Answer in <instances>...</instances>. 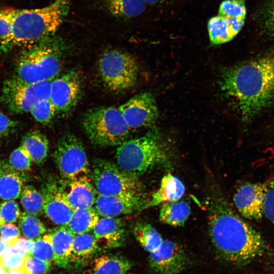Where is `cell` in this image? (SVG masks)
I'll use <instances>...</instances> for the list:
<instances>
[{
	"instance_id": "cell-30",
	"label": "cell",
	"mask_w": 274,
	"mask_h": 274,
	"mask_svg": "<svg viewBox=\"0 0 274 274\" xmlns=\"http://www.w3.org/2000/svg\"><path fill=\"white\" fill-rule=\"evenodd\" d=\"M21 204L27 214L34 216L43 212V198L41 193L31 185L25 186L21 193Z\"/></svg>"
},
{
	"instance_id": "cell-41",
	"label": "cell",
	"mask_w": 274,
	"mask_h": 274,
	"mask_svg": "<svg viewBox=\"0 0 274 274\" xmlns=\"http://www.w3.org/2000/svg\"><path fill=\"white\" fill-rule=\"evenodd\" d=\"M20 237V230L13 224H4L0 227V238L10 247H13Z\"/></svg>"
},
{
	"instance_id": "cell-48",
	"label": "cell",
	"mask_w": 274,
	"mask_h": 274,
	"mask_svg": "<svg viewBox=\"0 0 274 274\" xmlns=\"http://www.w3.org/2000/svg\"><path fill=\"white\" fill-rule=\"evenodd\" d=\"M6 274H26L22 270H13V271H9L6 272Z\"/></svg>"
},
{
	"instance_id": "cell-12",
	"label": "cell",
	"mask_w": 274,
	"mask_h": 274,
	"mask_svg": "<svg viewBox=\"0 0 274 274\" xmlns=\"http://www.w3.org/2000/svg\"><path fill=\"white\" fill-rule=\"evenodd\" d=\"M119 108L130 129L151 126L158 117L155 99L148 92L135 95Z\"/></svg>"
},
{
	"instance_id": "cell-15",
	"label": "cell",
	"mask_w": 274,
	"mask_h": 274,
	"mask_svg": "<svg viewBox=\"0 0 274 274\" xmlns=\"http://www.w3.org/2000/svg\"><path fill=\"white\" fill-rule=\"evenodd\" d=\"M149 261L156 274H178L185 267L187 256L177 243L165 239L156 251L149 253Z\"/></svg>"
},
{
	"instance_id": "cell-44",
	"label": "cell",
	"mask_w": 274,
	"mask_h": 274,
	"mask_svg": "<svg viewBox=\"0 0 274 274\" xmlns=\"http://www.w3.org/2000/svg\"><path fill=\"white\" fill-rule=\"evenodd\" d=\"M34 241L33 239L19 237L13 247L24 256H27L30 255Z\"/></svg>"
},
{
	"instance_id": "cell-7",
	"label": "cell",
	"mask_w": 274,
	"mask_h": 274,
	"mask_svg": "<svg viewBox=\"0 0 274 274\" xmlns=\"http://www.w3.org/2000/svg\"><path fill=\"white\" fill-rule=\"evenodd\" d=\"M98 71L103 83L113 92H122L136 84L139 66L134 57L117 49L108 50L100 57Z\"/></svg>"
},
{
	"instance_id": "cell-40",
	"label": "cell",
	"mask_w": 274,
	"mask_h": 274,
	"mask_svg": "<svg viewBox=\"0 0 274 274\" xmlns=\"http://www.w3.org/2000/svg\"><path fill=\"white\" fill-rule=\"evenodd\" d=\"M0 210L5 223L14 222L20 215L18 204L12 200L3 202L0 205Z\"/></svg>"
},
{
	"instance_id": "cell-45",
	"label": "cell",
	"mask_w": 274,
	"mask_h": 274,
	"mask_svg": "<svg viewBox=\"0 0 274 274\" xmlns=\"http://www.w3.org/2000/svg\"><path fill=\"white\" fill-rule=\"evenodd\" d=\"M266 264L267 265L264 266L266 268L262 269L260 274H274V261H272L270 265H268L267 262Z\"/></svg>"
},
{
	"instance_id": "cell-50",
	"label": "cell",
	"mask_w": 274,
	"mask_h": 274,
	"mask_svg": "<svg viewBox=\"0 0 274 274\" xmlns=\"http://www.w3.org/2000/svg\"><path fill=\"white\" fill-rule=\"evenodd\" d=\"M5 223L3 219V218L1 215V210H0V227Z\"/></svg>"
},
{
	"instance_id": "cell-47",
	"label": "cell",
	"mask_w": 274,
	"mask_h": 274,
	"mask_svg": "<svg viewBox=\"0 0 274 274\" xmlns=\"http://www.w3.org/2000/svg\"><path fill=\"white\" fill-rule=\"evenodd\" d=\"M166 0H144L146 4L149 5H156L161 4L165 2Z\"/></svg>"
},
{
	"instance_id": "cell-24",
	"label": "cell",
	"mask_w": 274,
	"mask_h": 274,
	"mask_svg": "<svg viewBox=\"0 0 274 274\" xmlns=\"http://www.w3.org/2000/svg\"><path fill=\"white\" fill-rule=\"evenodd\" d=\"M21 146L36 163L41 164L46 159L49 141L46 136L40 131L33 130L27 132L23 138Z\"/></svg>"
},
{
	"instance_id": "cell-4",
	"label": "cell",
	"mask_w": 274,
	"mask_h": 274,
	"mask_svg": "<svg viewBox=\"0 0 274 274\" xmlns=\"http://www.w3.org/2000/svg\"><path fill=\"white\" fill-rule=\"evenodd\" d=\"M117 148V165L124 172L138 177L156 166L166 165L169 161L168 146L156 130L144 135L127 140Z\"/></svg>"
},
{
	"instance_id": "cell-38",
	"label": "cell",
	"mask_w": 274,
	"mask_h": 274,
	"mask_svg": "<svg viewBox=\"0 0 274 274\" xmlns=\"http://www.w3.org/2000/svg\"><path fill=\"white\" fill-rule=\"evenodd\" d=\"M51 265L50 262L29 255L25 256L21 270L26 274H47Z\"/></svg>"
},
{
	"instance_id": "cell-31",
	"label": "cell",
	"mask_w": 274,
	"mask_h": 274,
	"mask_svg": "<svg viewBox=\"0 0 274 274\" xmlns=\"http://www.w3.org/2000/svg\"><path fill=\"white\" fill-rule=\"evenodd\" d=\"M260 29L268 37L274 38V0H264L257 14Z\"/></svg>"
},
{
	"instance_id": "cell-35",
	"label": "cell",
	"mask_w": 274,
	"mask_h": 274,
	"mask_svg": "<svg viewBox=\"0 0 274 274\" xmlns=\"http://www.w3.org/2000/svg\"><path fill=\"white\" fill-rule=\"evenodd\" d=\"M30 256L50 263L54 261V254L51 244L45 235L34 241Z\"/></svg>"
},
{
	"instance_id": "cell-1",
	"label": "cell",
	"mask_w": 274,
	"mask_h": 274,
	"mask_svg": "<svg viewBox=\"0 0 274 274\" xmlns=\"http://www.w3.org/2000/svg\"><path fill=\"white\" fill-rule=\"evenodd\" d=\"M219 81L242 120L251 122L274 105V45L253 58L224 67Z\"/></svg>"
},
{
	"instance_id": "cell-17",
	"label": "cell",
	"mask_w": 274,
	"mask_h": 274,
	"mask_svg": "<svg viewBox=\"0 0 274 274\" xmlns=\"http://www.w3.org/2000/svg\"><path fill=\"white\" fill-rule=\"evenodd\" d=\"M93 233L98 247L114 248L121 246L125 238V230L121 220L116 217H102L93 228Z\"/></svg>"
},
{
	"instance_id": "cell-28",
	"label": "cell",
	"mask_w": 274,
	"mask_h": 274,
	"mask_svg": "<svg viewBox=\"0 0 274 274\" xmlns=\"http://www.w3.org/2000/svg\"><path fill=\"white\" fill-rule=\"evenodd\" d=\"M106 6L113 16L129 19L141 15L145 10L144 0H105Z\"/></svg>"
},
{
	"instance_id": "cell-34",
	"label": "cell",
	"mask_w": 274,
	"mask_h": 274,
	"mask_svg": "<svg viewBox=\"0 0 274 274\" xmlns=\"http://www.w3.org/2000/svg\"><path fill=\"white\" fill-rule=\"evenodd\" d=\"M219 15L222 16L245 20L246 15L245 0H224L220 4Z\"/></svg>"
},
{
	"instance_id": "cell-32",
	"label": "cell",
	"mask_w": 274,
	"mask_h": 274,
	"mask_svg": "<svg viewBox=\"0 0 274 274\" xmlns=\"http://www.w3.org/2000/svg\"><path fill=\"white\" fill-rule=\"evenodd\" d=\"M19 225L23 234L28 238H38L46 232L43 223L36 216L27 213L20 215Z\"/></svg>"
},
{
	"instance_id": "cell-22",
	"label": "cell",
	"mask_w": 274,
	"mask_h": 274,
	"mask_svg": "<svg viewBox=\"0 0 274 274\" xmlns=\"http://www.w3.org/2000/svg\"><path fill=\"white\" fill-rule=\"evenodd\" d=\"M23 189V181L19 173L5 160L0 159V198H18Z\"/></svg>"
},
{
	"instance_id": "cell-10",
	"label": "cell",
	"mask_w": 274,
	"mask_h": 274,
	"mask_svg": "<svg viewBox=\"0 0 274 274\" xmlns=\"http://www.w3.org/2000/svg\"><path fill=\"white\" fill-rule=\"evenodd\" d=\"M52 81L29 83L13 77L4 82L2 101L12 112H30L39 101L49 98Z\"/></svg>"
},
{
	"instance_id": "cell-46",
	"label": "cell",
	"mask_w": 274,
	"mask_h": 274,
	"mask_svg": "<svg viewBox=\"0 0 274 274\" xmlns=\"http://www.w3.org/2000/svg\"><path fill=\"white\" fill-rule=\"evenodd\" d=\"M9 246L0 238V257L2 256L9 249Z\"/></svg>"
},
{
	"instance_id": "cell-42",
	"label": "cell",
	"mask_w": 274,
	"mask_h": 274,
	"mask_svg": "<svg viewBox=\"0 0 274 274\" xmlns=\"http://www.w3.org/2000/svg\"><path fill=\"white\" fill-rule=\"evenodd\" d=\"M263 214L274 226V178L268 183Z\"/></svg>"
},
{
	"instance_id": "cell-21",
	"label": "cell",
	"mask_w": 274,
	"mask_h": 274,
	"mask_svg": "<svg viewBox=\"0 0 274 274\" xmlns=\"http://www.w3.org/2000/svg\"><path fill=\"white\" fill-rule=\"evenodd\" d=\"M185 188L182 182L170 173L164 176L159 189L154 192L151 200L143 209L156 206L166 202L178 201L183 196Z\"/></svg>"
},
{
	"instance_id": "cell-2",
	"label": "cell",
	"mask_w": 274,
	"mask_h": 274,
	"mask_svg": "<svg viewBox=\"0 0 274 274\" xmlns=\"http://www.w3.org/2000/svg\"><path fill=\"white\" fill-rule=\"evenodd\" d=\"M209 194L208 231L216 250L225 259L242 264L262 256L265 244L260 233L238 216L217 190Z\"/></svg>"
},
{
	"instance_id": "cell-11",
	"label": "cell",
	"mask_w": 274,
	"mask_h": 274,
	"mask_svg": "<svg viewBox=\"0 0 274 274\" xmlns=\"http://www.w3.org/2000/svg\"><path fill=\"white\" fill-rule=\"evenodd\" d=\"M81 94V84L78 74L71 71L52 80L49 98L56 113L65 115L77 106Z\"/></svg>"
},
{
	"instance_id": "cell-19",
	"label": "cell",
	"mask_w": 274,
	"mask_h": 274,
	"mask_svg": "<svg viewBox=\"0 0 274 274\" xmlns=\"http://www.w3.org/2000/svg\"><path fill=\"white\" fill-rule=\"evenodd\" d=\"M245 20L227 18L221 15L212 17L208 22L210 41L221 45L233 39L244 26Z\"/></svg>"
},
{
	"instance_id": "cell-26",
	"label": "cell",
	"mask_w": 274,
	"mask_h": 274,
	"mask_svg": "<svg viewBox=\"0 0 274 274\" xmlns=\"http://www.w3.org/2000/svg\"><path fill=\"white\" fill-rule=\"evenodd\" d=\"M94 208L75 210L66 226L75 235L92 231L99 219Z\"/></svg>"
},
{
	"instance_id": "cell-20",
	"label": "cell",
	"mask_w": 274,
	"mask_h": 274,
	"mask_svg": "<svg viewBox=\"0 0 274 274\" xmlns=\"http://www.w3.org/2000/svg\"><path fill=\"white\" fill-rule=\"evenodd\" d=\"M45 235L51 244L55 263L61 267H68L75 235L66 226H61Z\"/></svg>"
},
{
	"instance_id": "cell-52",
	"label": "cell",
	"mask_w": 274,
	"mask_h": 274,
	"mask_svg": "<svg viewBox=\"0 0 274 274\" xmlns=\"http://www.w3.org/2000/svg\"><path fill=\"white\" fill-rule=\"evenodd\" d=\"M126 274H131V273H126Z\"/></svg>"
},
{
	"instance_id": "cell-14",
	"label": "cell",
	"mask_w": 274,
	"mask_h": 274,
	"mask_svg": "<svg viewBox=\"0 0 274 274\" xmlns=\"http://www.w3.org/2000/svg\"><path fill=\"white\" fill-rule=\"evenodd\" d=\"M268 183H246L241 185L233 196L234 205L239 213L249 219L259 220L263 209Z\"/></svg>"
},
{
	"instance_id": "cell-49",
	"label": "cell",
	"mask_w": 274,
	"mask_h": 274,
	"mask_svg": "<svg viewBox=\"0 0 274 274\" xmlns=\"http://www.w3.org/2000/svg\"><path fill=\"white\" fill-rule=\"evenodd\" d=\"M0 274H6V271L2 265L0 257Z\"/></svg>"
},
{
	"instance_id": "cell-18",
	"label": "cell",
	"mask_w": 274,
	"mask_h": 274,
	"mask_svg": "<svg viewBox=\"0 0 274 274\" xmlns=\"http://www.w3.org/2000/svg\"><path fill=\"white\" fill-rule=\"evenodd\" d=\"M65 188L67 200L75 210L91 208L94 205L97 191L89 177L68 181Z\"/></svg>"
},
{
	"instance_id": "cell-16",
	"label": "cell",
	"mask_w": 274,
	"mask_h": 274,
	"mask_svg": "<svg viewBox=\"0 0 274 274\" xmlns=\"http://www.w3.org/2000/svg\"><path fill=\"white\" fill-rule=\"evenodd\" d=\"M144 206L143 195L98 194L94 203V209L101 217H116L142 210Z\"/></svg>"
},
{
	"instance_id": "cell-39",
	"label": "cell",
	"mask_w": 274,
	"mask_h": 274,
	"mask_svg": "<svg viewBox=\"0 0 274 274\" xmlns=\"http://www.w3.org/2000/svg\"><path fill=\"white\" fill-rule=\"evenodd\" d=\"M14 8L0 10V45L5 46L11 34Z\"/></svg>"
},
{
	"instance_id": "cell-51",
	"label": "cell",
	"mask_w": 274,
	"mask_h": 274,
	"mask_svg": "<svg viewBox=\"0 0 274 274\" xmlns=\"http://www.w3.org/2000/svg\"><path fill=\"white\" fill-rule=\"evenodd\" d=\"M271 131H272V134L274 135V122L272 125Z\"/></svg>"
},
{
	"instance_id": "cell-9",
	"label": "cell",
	"mask_w": 274,
	"mask_h": 274,
	"mask_svg": "<svg viewBox=\"0 0 274 274\" xmlns=\"http://www.w3.org/2000/svg\"><path fill=\"white\" fill-rule=\"evenodd\" d=\"M54 159L61 176L67 181L89 177L90 168L84 146L73 133L67 132L59 138Z\"/></svg>"
},
{
	"instance_id": "cell-43",
	"label": "cell",
	"mask_w": 274,
	"mask_h": 274,
	"mask_svg": "<svg viewBox=\"0 0 274 274\" xmlns=\"http://www.w3.org/2000/svg\"><path fill=\"white\" fill-rule=\"evenodd\" d=\"M17 126V122L0 112V138L7 135Z\"/></svg>"
},
{
	"instance_id": "cell-29",
	"label": "cell",
	"mask_w": 274,
	"mask_h": 274,
	"mask_svg": "<svg viewBox=\"0 0 274 274\" xmlns=\"http://www.w3.org/2000/svg\"><path fill=\"white\" fill-rule=\"evenodd\" d=\"M133 233L142 247L149 253L156 251L163 241L160 234L151 224L146 223L136 224Z\"/></svg>"
},
{
	"instance_id": "cell-3",
	"label": "cell",
	"mask_w": 274,
	"mask_h": 274,
	"mask_svg": "<svg viewBox=\"0 0 274 274\" xmlns=\"http://www.w3.org/2000/svg\"><path fill=\"white\" fill-rule=\"evenodd\" d=\"M70 2L55 0L40 8L14 9L11 34L5 46H28L50 37L66 16Z\"/></svg>"
},
{
	"instance_id": "cell-37",
	"label": "cell",
	"mask_w": 274,
	"mask_h": 274,
	"mask_svg": "<svg viewBox=\"0 0 274 274\" xmlns=\"http://www.w3.org/2000/svg\"><path fill=\"white\" fill-rule=\"evenodd\" d=\"M32 160L28 152L20 146L10 156V164L16 170L25 172L30 169Z\"/></svg>"
},
{
	"instance_id": "cell-36",
	"label": "cell",
	"mask_w": 274,
	"mask_h": 274,
	"mask_svg": "<svg viewBox=\"0 0 274 274\" xmlns=\"http://www.w3.org/2000/svg\"><path fill=\"white\" fill-rule=\"evenodd\" d=\"M25 256L14 247H9L1 257L2 265L6 271L21 270Z\"/></svg>"
},
{
	"instance_id": "cell-25",
	"label": "cell",
	"mask_w": 274,
	"mask_h": 274,
	"mask_svg": "<svg viewBox=\"0 0 274 274\" xmlns=\"http://www.w3.org/2000/svg\"><path fill=\"white\" fill-rule=\"evenodd\" d=\"M96 238L90 232L75 235L71 256V263L85 262L98 248Z\"/></svg>"
},
{
	"instance_id": "cell-33",
	"label": "cell",
	"mask_w": 274,
	"mask_h": 274,
	"mask_svg": "<svg viewBox=\"0 0 274 274\" xmlns=\"http://www.w3.org/2000/svg\"><path fill=\"white\" fill-rule=\"evenodd\" d=\"M30 112L36 121L43 124H47L52 120L56 111L53 103L48 98L39 101Z\"/></svg>"
},
{
	"instance_id": "cell-8",
	"label": "cell",
	"mask_w": 274,
	"mask_h": 274,
	"mask_svg": "<svg viewBox=\"0 0 274 274\" xmlns=\"http://www.w3.org/2000/svg\"><path fill=\"white\" fill-rule=\"evenodd\" d=\"M91 177L98 194L143 195L142 185L138 177L124 172L117 164L107 160H94Z\"/></svg>"
},
{
	"instance_id": "cell-27",
	"label": "cell",
	"mask_w": 274,
	"mask_h": 274,
	"mask_svg": "<svg viewBox=\"0 0 274 274\" xmlns=\"http://www.w3.org/2000/svg\"><path fill=\"white\" fill-rule=\"evenodd\" d=\"M131 264L125 258L117 255H104L96 258L91 274H126Z\"/></svg>"
},
{
	"instance_id": "cell-5",
	"label": "cell",
	"mask_w": 274,
	"mask_h": 274,
	"mask_svg": "<svg viewBox=\"0 0 274 274\" xmlns=\"http://www.w3.org/2000/svg\"><path fill=\"white\" fill-rule=\"evenodd\" d=\"M26 47L18 58L14 77L29 83L53 80L61 66L57 42L49 37Z\"/></svg>"
},
{
	"instance_id": "cell-13",
	"label": "cell",
	"mask_w": 274,
	"mask_h": 274,
	"mask_svg": "<svg viewBox=\"0 0 274 274\" xmlns=\"http://www.w3.org/2000/svg\"><path fill=\"white\" fill-rule=\"evenodd\" d=\"M43 212L54 223L66 226L74 211L68 202L65 185L59 181L51 180L42 187Z\"/></svg>"
},
{
	"instance_id": "cell-23",
	"label": "cell",
	"mask_w": 274,
	"mask_h": 274,
	"mask_svg": "<svg viewBox=\"0 0 274 274\" xmlns=\"http://www.w3.org/2000/svg\"><path fill=\"white\" fill-rule=\"evenodd\" d=\"M190 213V206L184 200L166 202L161 204L159 218L161 222L170 226H182Z\"/></svg>"
},
{
	"instance_id": "cell-6",
	"label": "cell",
	"mask_w": 274,
	"mask_h": 274,
	"mask_svg": "<svg viewBox=\"0 0 274 274\" xmlns=\"http://www.w3.org/2000/svg\"><path fill=\"white\" fill-rule=\"evenodd\" d=\"M82 124L91 143L101 147L118 146L127 140L130 131L119 107L114 106L88 110Z\"/></svg>"
}]
</instances>
